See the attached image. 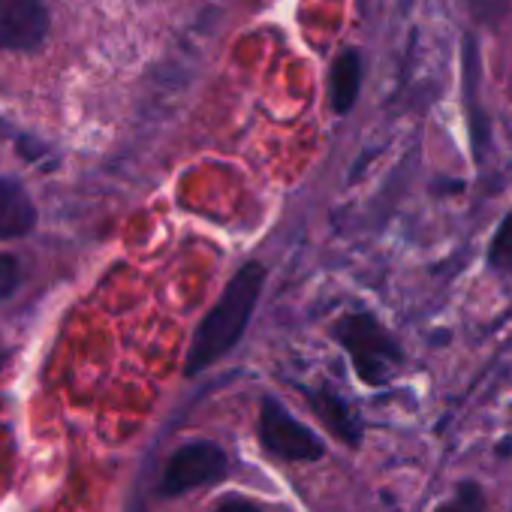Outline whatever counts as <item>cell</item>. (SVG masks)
<instances>
[{"label":"cell","instance_id":"6da1fadb","mask_svg":"<svg viewBox=\"0 0 512 512\" xmlns=\"http://www.w3.org/2000/svg\"><path fill=\"white\" fill-rule=\"evenodd\" d=\"M266 284V266L263 263H247L235 272V278L226 284L220 302L205 314L199 323L190 353H187V374H202L211 368L220 356H226L244 335L250 314L260 302Z\"/></svg>","mask_w":512,"mask_h":512},{"label":"cell","instance_id":"7a4b0ae2","mask_svg":"<svg viewBox=\"0 0 512 512\" xmlns=\"http://www.w3.org/2000/svg\"><path fill=\"white\" fill-rule=\"evenodd\" d=\"M338 344L356 365V374L368 386H386L401 368V347L398 341L371 317V314H350L341 317L335 326Z\"/></svg>","mask_w":512,"mask_h":512},{"label":"cell","instance_id":"3957f363","mask_svg":"<svg viewBox=\"0 0 512 512\" xmlns=\"http://www.w3.org/2000/svg\"><path fill=\"white\" fill-rule=\"evenodd\" d=\"M229 470L226 452L217 443H187L178 452H172V458L166 461L163 479H160V491L166 497H178L187 494L193 488H205L211 482H220Z\"/></svg>","mask_w":512,"mask_h":512},{"label":"cell","instance_id":"277c9868","mask_svg":"<svg viewBox=\"0 0 512 512\" xmlns=\"http://www.w3.org/2000/svg\"><path fill=\"white\" fill-rule=\"evenodd\" d=\"M260 437L272 455L287 458V461H320L326 455V446L320 443V437L311 428H305L299 419H293L287 407L275 398L263 401Z\"/></svg>","mask_w":512,"mask_h":512},{"label":"cell","instance_id":"5b68a950","mask_svg":"<svg viewBox=\"0 0 512 512\" xmlns=\"http://www.w3.org/2000/svg\"><path fill=\"white\" fill-rule=\"evenodd\" d=\"M46 0H0V49L34 52L49 37Z\"/></svg>","mask_w":512,"mask_h":512},{"label":"cell","instance_id":"8992f818","mask_svg":"<svg viewBox=\"0 0 512 512\" xmlns=\"http://www.w3.org/2000/svg\"><path fill=\"white\" fill-rule=\"evenodd\" d=\"M37 226V208L28 190L10 178H0V241L22 238Z\"/></svg>","mask_w":512,"mask_h":512},{"label":"cell","instance_id":"52a82bcc","mask_svg":"<svg viewBox=\"0 0 512 512\" xmlns=\"http://www.w3.org/2000/svg\"><path fill=\"white\" fill-rule=\"evenodd\" d=\"M308 398H311V407H314V413L320 416V422H323L338 440H344L347 446H356V443H359V434H362L359 419L353 416V410L347 407V401H344L341 395H335L332 389H317V392H311Z\"/></svg>","mask_w":512,"mask_h":512},{"label":"cell","instance_id":"ba28073f","mask_svg":"<svg viewBox=\"0 0 512 512\" xmlns=\"http://www.w3.org/2000/svg\"><path fill=\"white\" fill-rule=\"evenodd\" d=\"M362 88V55L356 49H344L335 64H332V76H329V94H332V109L338 115H347L359 97Z\"/></svg>","mask_w":512,"mask_h":512},{"label":"cell","instance_id":"9c48e42d","mask_svg":"<svg viewBox=\"0 0 512 512\" xmlns=\"http://www.w3.org/2000/svg\"><path fill=\"white\" fill-rule=\"evenodd\" d=\"M437 512H485V497L476 482H461L455 488V497L440 503Z\"/></svg>","mask_w":512,"mask_h":512},{"label":"cell","instance_id":"30bf717a","mask_svg":"<svg viewBox=\"0 0 512 512\" xmlns=\"http://www.w3.org/2000/svg\"><path fill=\"white\" fill-rule=\"evenodd\" d=\"M488 260L494 269H503V272H512V220L506 217L503 229L494 235V244H491V253Z\"/></svg>","mask_w":512,"mask_h":512},{"label":"cell","instance_id":"8fae6325","mask_svg":"<svg viewBox=\"0 0 512 512\" xmlns=\"http://www.w3.org/2000/svg\"><path fill=\"white\" fill-rule=\"evenodd\" d=\"M467 7H470V13H473L476 22L494 28L509 13V0H467Z\"/></svg>","mask_w":512,"mask_h":512},{"label":"cell","instance_id":"7c38bea8","mask_svg":"<svg viewBox=\"0 0 512 512\" xmlns=\"http://www.w3.org/2000/svg\"><path fill=\"white\" fill-rule=\"evenodd\" d=\"M22 281V266L13 253H0V302L10 299Z\"/></svg>","mask_w":512,"mask_h":512},{"label":"cell","instance_id":"4fadbf2b","mask_svg":"<svg viewBox=\"0 0 512 512\" xmlns=\"http://www.w3.org/2000/svg\"><path fill=\"white\" fill-rule=\"evenodd\" d=\"M214 512H263L256 503H250V500H241V497H229V500H223Z\"/></svg>","mask_w":512,"mask_h":512}]
</instances>
